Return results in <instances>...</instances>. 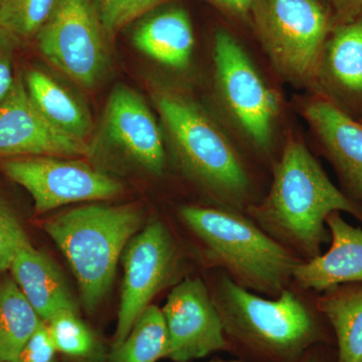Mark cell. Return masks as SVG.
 I'll use <instances>...</instances> for the list:
<instances>
[{
  "label": "cell",
  "mask_w": 362,
  "mask_h": 362,
  "mask_svg": "<svg viewBox=\"0 0 362 362\" xmlns=\"http://www.w3.org/2000/svg\"><path fill=\"white\" fill-rule=\"evenodd\" d=\"M335 211L362 223L361 209L333 185L303 143L289 137L274 168L268 194L246 214L281 246L309 261L330 242L326 220Z\"/></svg>",
  "instance_id": "1"
},
{
  "label": "cell",
  "mask_w": 362,
  "mask_h": 362,
  "mask_svg": "<svg viewBox=\"0 0 362 362\" xmlns=\"http://www.w3.org/2000/svg\"><path fill=\"white\" fill-rule=\"evenodd\" d=\"M206 283L228 346L233 342L267 361L294 362L314 345L334 339L317 308L315 293L292 284L278 297L262 296L220 271Z\"/></svg>",
  "instance_id": "2"
},
{
  "label": "cell",
  "mask_w": 362,
  "mask_h": 362,
  "mask_svg": "<svg viewBox=\"0 0 362 362\" xmlns=\"http://www.w3.org/2000/svg\"><path fill=\"white\" fill-rule=\"evenodd\" d=\"M151 96L188 180L216 202L214 206L246 214L255 204L251 175L220 126L175 88L153 86Z\"/></svg>",
  "instance_id": "3"
},
{
  "label": "cell",
  "mask_w": 362,
  "mask_h": 362,
  "mask_svg": "<svg viewBox=\"0 0 362 362\" xmlns=\"http://www.w3.org/2000/svg\"><path fill=\"white\" fill-rule=\"evenodd\" d=\"M178 216L204 249L211 267L235 284L275 298L293 284L302 261L256 225L247 214L220 206L185 204Z\"/></svg>",
  "instance_id": "4"
},
{
  "label": "cell",
  "mask_w": 362,
  "mask_h": 362,
  "mask_svg": "<svg viewBox=\"0 0 362 362\" xmlns=\"http://www.w3.org/2000/svg\"><path fill=\"white\" fill-rule=\"evenodd\" d=\"M142 223V211L134 204H89L45 223V232L68 259L90 313L110 291L119 259Z\"/></svg>",
  "instance_id": "5"
},
{
  "label": "cell",
  "mask_w": 362,
  "mask_h": 362,
  "mask_svg": "<svg viewBox=\"0 0 362 362\" xmlns=\"http://www.w3.org/2000/svg\"><path fill=\"white\" fill-rule=\"evenodd\" d=\"M251 14L276 70L293 83H315L319 62L337 25L321 0H255Z\"/></svg>",
  "instance_id": "6"
},
{
  "label": "cell",
  "mask_w": 362,
  "mask_h": 362,
  "mask_svg": "<svg viewBox=\"0 0 362 362\" xmlns=\"http://www.w3.org/2000/svg\"><path fill=\"white\" fill-rule=\"evenodd\" d=\"M35 40L45 61L86 89L108 70L109 37L96 0H57Z\"/></svg>",
  "instance_id": "7"
},
{
  "label": "cell",
  "mask_w": 362,
  "mask_h": 362,
  "mask_svg": "<svg viewBox=\"0 0 362 362\" xmlns=\"http://www.w3.org/2000/svg\"><path fill=\"white\" fill-rule=\"evenodd\" d=\"M213 56L216 90L226 111L255 148L268 152L279 114L277 95L226 30L214 35Z\"/></svg>",
  "instance_id": "8"
},
{
  "label": "cell",
  "mask_w": 362,
  "mask_h": 362,
  "mask_svg": "<svg viewBox=\"0 0 362 362\" xmlns=\"http://www.w3.org/2000/svg\"><path fill=\"white\" fill-rule=\"evenodd\" d=\"M121 257L124 278L113 347L126 339L159 292L177 284L181 270L180 247L169 226L160 220L140 230Z\"/></svg>",
  "instance_id": "9"
},
{
  "label": "cell",
  "mask_w": 362,
  "mask_h": 362,
  "mask_svg": "<svg viewBox=\"0 0 362 362\" xmlns=\"http://www.w3.org/2000/svg\"><path fill=\"white\" fill-rule=\"evenodd\" d=\"M0 169L32 195L37 214L74 202L115 199L123 192L115 178L77 158L18 157L4 159Z\"/></svg>",
  "instance_id": "10"
},
{
  "label": "cell",
  "mask_w": 362,
  "mask_h": 362,
  "mask_svg": "<svg viewBox=\"0 0 362 362\" xmlns=\"http://www.w3.org/2000/svg\"><path fill=\"white\" fill-rule=\"evenodd\" d=\"M161 310L168 332L166 358L189 362L228 349L220 314L202 279L185 278L173 286Z\"/></svg>",
  "instance_id": "11"
},
{
  "label": "cell",
  "mask_w": 362,
  "mask_h": 362,
  "mask_svg": "<svg viewBox=\"0 0 362 362\" xmlns=\"http://www.w3.org/2000/svg\"><path fill=\"white\" fill-rule=\"evenodd\" d=\"M92 152L86 140L52 126L33 104L21 74L0 103V159L30 156L80 158Z\"/></svg>",
  "instance_id": "12"
},
{
  "label": "cell",
  "mask_w": 362,
  "mask_h": 362,
  "mask_svg": "<svg viewBox=\"0 0 362 362\" xmlns=\"http://www.w3.org/2000/svg\"><path fill=\"white\" fill-rule=\"evenodd\" d=\"M102 132L128 160L153 175L165 170L163 138L153 114L136 90L117 86L105 108Z\"/></svg>",
  "instance_id": "13"
},
{
  "label": "cell",
  "mask_w": 362,
  "mask_h": 362,
  "mask_svg": "<svg viewBox=\"0 0 362 362\" xmlns=\"http://www.w3.org/2000/svg\"><path fill=\"white\" fill-rule=\"evenodd\" d=\"M302 114L334 169L340 190L362 211V124L323 97L306 101Z\"/></svg>",
  "instance_id": "14"
},
{
  "label": "cell",
  "mask_w": 362,
  "mask_h": 362,
  "mask_svg": "<svg viewBox=\"0 0 362 362\" xmlns=\"http://www.w3.org/2000/svg\"><path fill=\"white\" fill-rule=\"evenodd\" d=\"M315 83L326 100L362 118V14L337 23L324 45Z\"/></svg>",
  "instance_id": "15"
},
{
  "label": "cell",
  "mask_w": 362,
  "mask_h": 362,
  "mask_svg": "<svg viewBox=\"0 0 362 362\" xmlns=\"http://www.w3.org/2000/svg\"><path fill=\"white\" fill-rule=\"evenodd\" d=\"M326 226L330 247L316 258L301 262L293 273V285L303 291L322 293L343 284L362 283V230L335 211Z\"/></svg>",
  "instance_id": "16"
},
{
  "label": "cell",
  "mask_w": 362,
  "mask_h": 362,
  "mask_svg": "<svg viewBox=\"0 0 362 362\" xmlns=\"http://www.w3.org/2000/svg\"><path fill=\"white\" fill-rule=\"evenodd\" d=\"M9 270L44 322L61 312H78L77 303L58 267L30 242L16 251Z\"/></svg>",
  "instance_id": "17"
},
{
  "label": "cell",
  "mask_w": 362,
  "mask_h": 362,
  "mask_svg": "<svg viewBox=\"0 0 362 362\" xmlns=\"http://www.w3.org/2000/svg\"><path fill=\"white\" fill-rule=\"evenodd\" d=\"M132 42L138 51L168 68H187L194 47V35L187 11L170 8L137 26Z\"/></svg>",
  "instance_id": "18"
},
{
  "label": "cell",
  "mask_w": 362,
  "mask_h": 362,
  "mask_svg": "<svg viewBox=\"0 0 362 362\" xmlns=\"http://www.w3.org/2000/svg\"><path fill=\"white\" fill-rule=\"evenodd\" d=\"M23 80L33 104L52 126L71 137L88 141L93 131L92 117L77 97L39 69H28Z\"/></svg>",
  "instance_id": "19"
},
{
  "label": "cell",
  "mask_w": 362,
  "mask_h": 362,
  "mask_svg": "<svg viewBox=\"0 0 362 362\" xmlns=\"http://www.w3.org/2000/svg\"><path fill=\"white\" fill-rule=\"evenodd\" d=\"M315 302L337 342L335 362H362V283L335 286Z\"/></svg>",
  "instance_id": "20"
},
{
  "label": "cell",
  "mask_w": 362,
  "mask_h": 362,
  "mask_svg": "<svg viewBox=\"0 0 362 362\" xmlns=\"http://www.w3.org/2000/svg\"><path fill=\"white\" fill-rule=\"evenodd\" d=\"M44 323L13 279L0 283V359L18 362L21 351Z\"/></svg>",
  "instance_id": "21"
},
{
  "label": "cell",
  "mask_w": 362,
  "mask_h": 362,
  "mask_svg": "<svg viewBox=\"0 0 362 362\" xmlns=\"http://www.w3.org/2000/svg\"><path fill=\"white\" fill-rule=\"evenodd\" d=\"M168 332L162 310L149 305L120 345L113 347L110 362H156L168 354Z\"/></svg>",
  "instance_id": "22"
},
{
  "label": "cell",
  "mask_w": 362,
  "mask_h": 362,
  "mask_svg": "<svg viewBox=\"0 0 362 362\" xmlns=\"http://www.w3.org/2000/svg\"><path fill=\"white\" fill-rule=\"evenodd\" d=\"M78 313L61 312L47 323L57 351L83 361H103L101 345Z\"/></svg>",
  "instance_id": "23"
},
{
  "label": "cell",
  "mask_w": 362,
  "mask_h": 362,
  "mask_svg": "<svg viewBox=\"0 0 362 362\" xmlns=\"http://www.w3.org/2000/svg\"><path fill=\"white\" fill-rule=\"evenodd\" d=\"M57 0H0V28L21 40H35Z\"/></svg>",
  "instance_id": "24"
},
{
  "label": "cell",
  "mask_w": 362,
  "mask_h": 362,
  "mask_svg": "<svg viewBox=\"0 0 362 362\" xmlns=\"http://www.w3.org/2000/svg\"><path fill=\"white\" fill-rule=\"evenodd\" d=\"M100 16L109 40L156 7L170 0H96Z\"/></svg>",
  "instance_id": "25"
},
{
  "label": "cell",
  "mask_w": 362,
  "mask_h": 362,
  "mask_svg": "<svg viewBox=\"0 0 362 362\" xmlns=\"http://www.w3.org/2000/svg\"><path fill=\"white\" fill-rule=\"evenodd\" d=\"M28 242L18 216L0 195V272L9 270L16 251Z\"/></svg>",
  "instance_id": "26"
},
{
  "label": "cell",
  "mask_w": 362,
  "mask_h": 362,
  "mask_svg": "<svg viewBox=\"0 0 362 362\" xmlns=\"http://www.w3.org/2000/svg\"><path fill=\"white\" fill-rule=\"evenodd\" d=\"M21 40L11 33L0 28V103L6 99L13 87L16 76L13 61Z\"/></svg>",
  "instance_id": "27"
},
{
  "label": "cell",
  "mask_w": 362,
  "mask_h": 362,
  "mask_svg": "<svg viewBox=\"0 0 362 362\" xmlns=\"http://www.w3.org/2000/svg\"><path fill=\"white\" fill-rule=\"evenodd\" d=\"M56 352L47 323L44 322L26 343L18 362H54Z\"/></svg>",
  "instance_id": "28"
},
{
  "label": "cell",
  "mask_w": 362,
  "mask_h": 362,
  "mask_svg": "<svg viewBox=\"0 0 362 362\" xmlns=\"http://www.w3.org/2000/svg\"><path fill=\"white\" fill-rule=\"evenodd\" d=\"M337 23H347L362 14V0H324Z\"/></svg>",
  "instance_id": "29"
},
{
  "label": "cell",
  "mask_w": 362,
  "mask_h": 362,
  "mask_svg": "<svg viewBox=\"0 0 362 362\" xmlns=\"http://www.w3.org/2000/svg\"><path fill=\"white\" fill-rule=\"evenodd\" d=\"M221 11L235 18H246L251 14L255 0H209Z\"/></svg>",
  "instance_id": "30"
},
{
  "label": "cell",
  "mask_w": 362,
  "mask_h": 362,
  "mask_svg": "<svg viewBox=\"0 0 362 362\" xmlns=\"http://www.w3.org/2000/svg\"><path fill=\"white\" fill-rule=\"evenodd\" d=\"M303 362H323L321 361L320 357L318 356H310L308 357V359L304 361Z\"/></svg>",
  "instance_id": "31"
},
{
  "label": "cell",
  "mask_w": 362,
  "mask_h": 362,
  "mask_svg": "<svg viewBox=\"0 0 362 362\" xmlns=\"http://www.w3.org/2000/svg\"><path fill=\"white\" fill-rule=\"evenodd\" d=\"M211 362H238V361H214Z\"/></svg>",
  "instance_id": "32"
},
{
  "label": "cell",
  "mask_w": 362,
  "mask_h": 362,
  "mask_svg": "<svg viewBox=\"0 0 362 362\" xmlns=\"http://www.w3.org/2000/svg\"><path fill=\"white\" fill-rule=\"evenodd\" d=\"M359 122L362 124V118L361 119V120H359Z\"/></svg>",
  "instance_id": "33"
},
{
  "label": "cell",
  "mask_w": 362,
  "mask_h": 362,
  "mask_svg": "<svg viewBox=\"0 0 362 362\" xmlns=\"http://www.w3.org/2000/svg\"><path fill=\"white\" fill-rule=\"evenodd\" d=\"M0 362H4V361H2L1 359H0Z\"/></svg>",
  "instance_id": "34"
}]
</instances>
